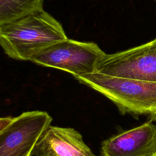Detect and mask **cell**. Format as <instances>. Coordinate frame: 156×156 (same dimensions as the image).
Wrapping results in <instances>:
<instances>
[{
  "mask_svg": "<svg viewBox=\"0 0 156 156\" xmlns=\"http://www.w3.org/2000/svg\"><path fill=\"white\" fill-rule=\"evenodd\" d=\"M52 117L46 112H23L0 133V156H31L34 147Z\"/></svg>",
  "mask_w": 156,
  "mask_h": 156,
  "instance_id": "cell-5",
  "label": "cell"
},
{
  "mask_svg": "<svg viewBox=\"0 0 156 156\" xmlns=\"http://www.w3.org/2000/svg\"><path fill=\"white\" fill-rule=\"evenodd\" d=\"M155 156H156V155H155Z\"/></svg>",
  "mask_w": 156,
  "mask_h": 156,
  "instance_id": "cell-11",
  "label": "cell"
},
{
  "mask_svg": "<svg viewBox=\"0 0 156 156\" xmlns=\"http://www.w3.org/2000/svg\"><path fill=\"white\" fill-rule=\"evenodd\" d=\"M67 38L62 24L43 9L0 26V45L18 60L29 61L41 50Z\"/></svg>",
  "mask_w": 156,
  "mask_h": 156,
  "instance_id": "cell-1",
  "label": "cell"
},
{
  "mask_svg": "<svg viewBox=\"0 0 156 156\" xmlns=\"http://www.w3.org/2000/svg\"><path fill=\"white\" fill-rule=\"evenodd\" d=\"M105 54L95 43L67 38L41 50L29 61L70 73L76 77L93 72L98 60Z\"/></svg>",
  "mask_w": 156,
  "mask_h": 156,
  "instance_id": "cell-3",
  "label": "cell"
},
{
  "mask_svg": "<svg viewBox=\"0 0 156 156\" xmlns=\"http://www.w3.org/2000/svg\"><path fill=\"white\" fill-rule=\"evenodd\" d=\"M74 77L111 100L122 113L151 115L156 112V82L114 77L95 71Z\"/></svg>",
  "mask_w": 156,
  "mask_h": 156,
  "instance_id": "cell-2",
  "label": "cell"
},
{
  "mask_svg": "<svg viewBox=\"0 0 156 156\" xmlns=\"http://www.w3.org/2000/svg\"><path fill=\"white\" fill-rule=\"evenodd\" d=\"M151 121H156V112L151 115Z\"/></svg>",
  "mask_w": 156,
  "mask_h": 156,
  "instance_id": "cell-10",
  "label": "cell"
},
{
  "mask_svg": "<svg viewBox=\"0 0 156 156\" xmlns=\"http://www.w3.org/2000/svg\"><path fill=\"white\" fill-rule=\"evenodd\" d=\"M15 118L12 116L0 117V133L12 123Z\"/></svg>",
  "mask_w": 156,
  "mask_h": 156,
  "instance_id": "cell-9",
  "label": "cell"
},
{
  "mask_svg": "<svg viewBox=\"0 0 156 156\" xmlns=\"http://www.w3.org/2000/svg\"><path fill=\"white\" fill-rule=\"evenodd\" d=\"M44 0H0V26L43 10Z\"/></svg>",
  "mask_w": 156,
  "mask_h": 156,
  "instance_id": "cell-8",
  "label": "cell"
},
{
  "mask_svg": "<svg viewBox=\"0 0 156 156\" xmlns=\"http://www.w3.org/2000/svg\"><path fill=\"white\" fill-rule=\"evenodd\" d=\"M101 156L156 155V125L152 121L111 136L101 144Z\"/></svg>",
  "mask_w": 156,
  "mask_h": 156,
  "instance_id": "cell-6",
  "label": "cell"
},
{
  "mask_svg": "<svg viewBox=\"0 0 156 156\" xmlns=\"http://www.w3.org/2000/svg\"><path fill=\"white\" fill-rule=\"evenodd\" d=\"M94 71L103 74L156 82V38L119 52L105 54Z\"/></svg>",
  "mask_w": 156,
  "mask_h": 156,
  "instance_id": "cell-4",
  "label": "cell"
},
{
  "mask_svg": "<svg viewBox=\"0 0 156 156\" xmlns=\"http://www.w3.org/2000/svg\"><path fill=\"white\" fill-rule=\"evenodd\" d=\"M155 1H156V0H155Z\"/></svg>",
  "mask_w": 156,
  "mask_h": 156,
  "instance_id": "cell-12",
  "label": "cell"
},
{
  "mask_svg": "<svg viewBox=\"0 0 156 156\" xmlns=\"http://www.w3.org/2000/svg\"><path fill=\"white\" fill-rule=\"evenodd\" d=\"M31 156H96L82 135L71 127L48 126L37 141Z\"/></svg>",
  "mask_w": 156,
  "mask_h": 156,
  "instance_id": "cell-7",
  "label": "cell"
}]
</instances>
